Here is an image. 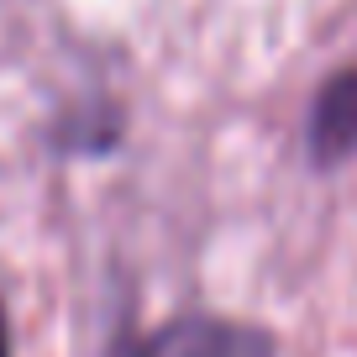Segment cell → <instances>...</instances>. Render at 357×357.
Instances as JSON below:
<instances>
[{"instance_id":"cell-1","label":"cell","mask_w":357,"mask_h":357,"mask_svg":"<svg viewBox=\"0 0 357 357\" xmlns=\"http://www.w3.org/2000/svg\"><path fill=\"white\" fill-rule=\"evenodd\" d=\"M126 357H273V342L242 321H174Z\"/></svg>"},{"instance_id":"cell-2","label":"cell","mask_w":357,"mask_h":357,"mask_svg":"<svg viewBox=\"0 0 357 357\" xmlns=\"http://www.w3.org/2000/svg\"><path fill=\"white\" fill-rule=\"evenodd\" d=\"M357 153V68H342L321 84L310 111V158L321 168L347 163Z\"/></svg>"},{"instance_id":"cell-3","label":"cell","mask_w":357,"mask_h":357,"mask_svg":"<svg viewBox=\"0 0 357 357\" xmlns=\"http://www.w3.org/2000/svg\"><path fill=\"white\" fill-rule=\"evenodd\" d=\"M0 357H11V342H6V310H0Z\"/></svg>"}]
</instances>
